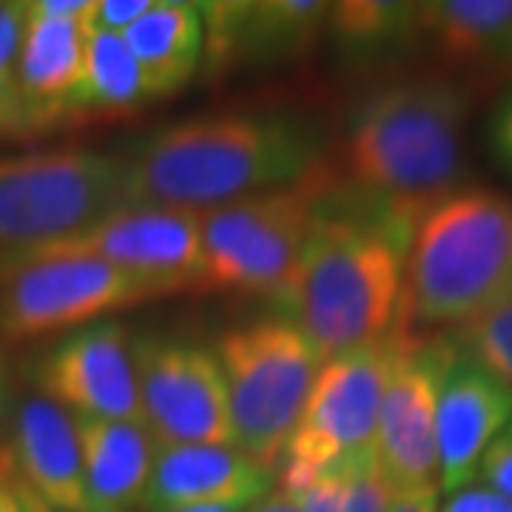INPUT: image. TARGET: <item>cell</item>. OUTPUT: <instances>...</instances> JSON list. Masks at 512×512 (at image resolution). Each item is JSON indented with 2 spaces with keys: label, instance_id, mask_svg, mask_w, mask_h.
<instances>
[{
  "label": "cell",
  "instance_id": "30bf717a",
  "mask_svg": "<svg viewBox=\"0 0 512 512\" xmlns=\"http://www.w3.org/2000/svg\"><path fill=\"white\" fill-rule=\"evenodd\" d=\"M143 419L157 444H234L231 404L214 350L177 336H137Z\"/></svg>",
  "mask_w": 512,
  "mask_h": 512
},
{
  "label": "cell",
  "instance_id": "4fadbf2b",
  "mask_svg": "<svg viewBox=\"0 0 512 512\" xmlns=\"http://www.w3.org/2000/svg\"><path fill=\"white\" fill-rule=\"evenodd\" d=\"M37 393L83 419L140 421V387L134 348L117 319L74 328L43 348L26 367Z\"/></svg>",
  "mask_w": 512,
  "mask_h": 512
},
{
  "label": "cell",
  "instance_id": "7c38bea8",
  "mask_svg": "<svg viewBox=\"0 0 512 512\" xmlns=\"http://www.w3.org/2000/svg\"><path fill=\"white\" fill-rule=\"evenodd\" d=\"M43 256H97L140 279L157 296L202 285V211L165 205H120L69 239L40 248Z\"/></svg>",
  "mask_w": 512,
  "mask_h": 512
},
{
  "label": "cell",
  "instance_id": "44dd1931",
  "mask_svg": "<svg viewBox=\"0 0 512 512\" xmlns=\"http://www.w3.org/2000/svg\"><path fill=\"white\" fill-rule=\"evenodd\" d=\"M419 29L447 63L481 72L512 69V0L419 3Z\"/></svg>",
  "mask_w": 512,
  "mask_h": 512
},
{
  "label": "cell",
  "instance_id": "4dcf8cb0",
  "mask_svg": "<svg viewBox=\"0 0 512 512\" xmlns=\"http://www.w3.org/2000/svg\"><path fill=\"white\" fill-rule=\"evenodd\" d=\"M387 512H439V487L393 493Z\"/></svg>",
  "mask_w": 512,
  "mask_h": 512
},
{
  "label": "cell",
  "instance_id": "836d02e7",
  "mask_svg": "<svg viewBox=\"0 0 512 512\" xmlns=\"http://www.w3.org/2000/svg\"><path fill=\"white\" fill-rule=\"evenodd\" d=\"M248 512H299L296 504L285 493H268L262 501H256Z\"/></svg>",
  "mask_w": 512,
  "mask_h": 512
},
{
  "label": "cell",
  "instance_id": "8992f818",
  "mask_svg": "<svg viewBox=\"0 0 512 512\" xmlns=\"http://www.w3.org/2000/svg\"><path fill=\"white\" fill-rule=\"evenodd\" d=\"M126 202L120 154L52 148L0 157V251L69 239Z\"/></svg>",
  "mask_w": 512,
  "mask_h": 512
},
{
  "label": "cell",
  "instance_id": "83f0119b",
  "mask_svg": "<svg viewBox=\"0 0 512 512\" xmlns=\"http://www.w3.org/2000/svg\"><path fill=\"white\" fill-rule=\"evenodd\" d=\"M40 134V126L23 103L15 83H0V140Z\"/></svg>",
  "mask_w": 512,
  "mask_h": 512
},
{
  "label": "cell",
  "instance_id": "6da1fadb",
  "mask_svg": "<svg viewBox=\"0 0 512 512\" xmlns=\"http://www.w3.org/2000/svg\"><path fill=\"white\" fill-rule=\"evenodd\" d=\"M419 220L353 183H330L276 311L330 362L390 336Z\"/></svg>",
  "mask_w": 512,
  "mask_h": 512
},
{
  "label": "cell",
  "instance_id": "d590c367",
  "mask_svg": "<svg viewBox=\"0 0 512 512\" xmlns=\"http://www.w3.org/2000/svg\"><path fill=\"white\" fill-rule=\"evenodd\" d=\"M251 507H225V504H214V507H183V510H165V512H248Z\"/></svg>",
  "mask_w": 512,
  "mask_h": 512
},
{
  "label": "cell",
  "instance_id": "2e32d148",
  "mask_svg": "<svg viewBox=\"0 0 512 512\" xmlns=\"http://www.w3.org/2000/svg\"><path fill=\"white\" fill-rule=\"evenodd\" d=\"M274 478L237 444H157L140 512L254 507L271 493Z\"/></svg>",
  "mask_w": 512,
  "mask_h": 512
},
{
  "label": "cell",
  "instance_id": "f1b7e54d",
  "mask_svg": "<svg viewBox=\"0 0 512 512\" xmlns=\"http://www.w3.org/2000/svg\"><path fill=\"white\" fill-rule=\"evenodd\" d=\"M487 137H490L495 160L512 174V89L495 103L490 123H487Z\"/></svg>",
  "mask_w": 512,
  "mask_h": 512
},
{
  "label": "cell",
  "instance_id": "e0dca14e",
  "mask_svg": "<svg viewBox=\"0 0 512 512\" xmlns=\"http://www.w3.org/2000/svg\"><path fill=\"white\" fill-rule=\"evenodd\" d=\"M510 419L512 387L458 350L441 384L436 413L439 490L456 493L470 487L484 450Z\"/></svg>",
  "mask_w": 512,
  "mask_h": 512
},
{
  "label": "cell",
  "instance_id": "484cf974",
  "mask_svg": "<svg viewBox=\"0 0 512 512\" xmlns=\"http://www.w3.org/2000/svg\"><path fill=\"white\" fill-rule=\"evenodd\" d=\"M154 3L157 0H94L92 12L86 15V29L123 37L137 20L151 12Z\"/></svg>",
  "mask_w": 512,
  "mask_h": 512
},
{
  "label": "cell",
  "instance_id": "d6a6232c",
  "mask_svg": "<svg viewBox=\"0 0 512 512\" xmlns=\"http://www.w3.org/2000/svg\"><path fill=\"white\" fill-rule=\"evenodd\" d=\"M6 478V484H9V490H12V495H15V507H18V512H55V510H49L40 498H37L32 490H26L20 481H15V478H9V476H3Z\"/></svg>",
  "mask_w": 512,
  "mask_h": 512
},
{
  "label": "cell",
  "instance_id": "f546056e",
  "mask_svg": "<svg viewBox=\"0 0 512 512\" xmlns=\"http://www.w3.org/2000/svg\"><path fill=\"white\" fill-rule=\"evenodd\" d=\"M441 512H512V501L490 487H464L450 493Z\"/></svg>",
  "mask_w": 512,
  "mask_h": 512
},
{
  "label": "cell",
  "instance_id": "ffe728a7",
  "mask_svg": "<svg viewBox=\"0 0 512 512\" xmlns=\"http://www.w3.org/2000/svg\"><path fill=\"white\" fill-rule=\"evenodd\" d=\"M123 40L151 100L183 92L194 74L200 72L205 55L200 3L157 0L151 12L128 29Z\"/></svg>",
  "mask_w": 512,
  "mask_h": 512
},
{
  "label": "cell",
  "instance_id": "1f68e13d",
  "mask_svg": "<svg viewBox=\"0 0 512 512\" xmlns=\"http://www.w3.org/2000/svg\"><path fill=\"white\" fill-rule=\"evenodd\" d=\"M94 0H35L37 12L43 15H52V18H72V20H86V15L92 12Z\"/></svg>",
  "mask_w": 512,
  "mask_h": 512
},
{
  "label": "cell",
  "instance_id": "8fae6325",
  "mask_svg": "<svg viewBox=\"0 0 512 512\" xmlns=\"http://www.w3.org/2000/svg\"><path fill=\"white\" fill-rule=\"evenodd\" d=\"M456 353L450 336H421L402 328V348L384 390L376 430V461L393 493L439 487L436 413L441 384Z\"/></svg>",
  "mask_w": 512,
  "mask_h": 512
},
{
  "label": "cell",
  "instance_id": "9a60e30c",
  "mask_svg": "<svg viewBox=\"0 0 512 512\" xmlns=\"http://www.w3.org/2000/svg\"><path fill=\"white\" fill-rule=\"evenodd\" d=\"M0 476L20 481L55 512H89L77 416L43 393H26L9 419Z\"/></svg>",
  "mask_w": 512,
  "mask_h": 512
},
{
  "label": "cell",
  "instance_id": "52a82bcc",
  "mask_svg": "<svg viewBox=\"0 0 512 512\" xmlns=\"http://www.w3.org/2000/svg\"><path fill=\"white\" fill-rule=\"evenodd\" d=\"M330 171L202 211V285L274 299L311 237Z\"/></svg>",
  "mask_w": 512,
  "mask_h": 512
},
{
  "label": "cell",
  "instance_id": "277c9868",
  "mask_svg": "<svg viewBox=\"0 0 512 512\" xmlns=\"http://www.w3.org/2000/svg\"><path fill=\"white\" fill-rule=\"evenodd\" d=\"M512 299V197L458 188L433 205L404 265L399 325L464 328Z\"/></svg>",
  "mask_w": 512,
  "mask_h": 512
},
{
  "label": "cell",
  "instance_id": "7a4b0ae2",
  "mask_svg": "<svg viewBox=\"0 0 512 512\" xmlns=\"http://www.w3.org/2000/svg\"><path fill=\"white\" fill-rule=\"evenodd\" d=\"M120 154L128 205L208 211L325 168L319 128L296 114H220L148 131Z\"/></svg>",
  "mask_w": 512,
  "mask_h": 512
},
{
  "label": "cell",
  "instance_id": "4316f807",
  "mask_svg": "<svg viewBox=\"0 0 512 512\" xmlns=\"http://www.w3.org/2000/svg\"><path fill=\"white\" fill-rule=\"evenodd\" d=\"M478 476L484 478V484L490 490L512 501V419L484 450L481 464H478Z\"/></svg>",
  "mask_w": 512,
  "mask_h": 512
},
{
  "label": "cell",
  "instance_id": "603a6c76",
  "mask_svg": "<svg viewBox=\"0 0 512 512\" xmlns=\"http://www.w3.org/2000/svg\"><path fill=\"white\" fill-rule=\"evenodd\" d=\"M148 100L126 40L109 32H89L86 66L69 100V120L83 114H128Z\"/></svg>",
  "mask_w": 512,
  "mask_h": 512
},
{
  "label": "cell",
  "instance_id": "7402d4cb",
  "mask_svg": "<svg viewBox=\"0 0 512 512\" xmlns=\"http://www.w3.org/2000/svg\"><path fill=\"white\" fill-rule=\"evenodd\" d=\"M330 43L350 69H376L399 60L421 40L419 3L393 0H345L330 3Z\"/></svg>",
  "mask_w": 512,
  "mask_h": 512
},
{
  "label": "cell",
  "instance_id": "5bb4252c",
  "mask_svg": "<svg viewBox=\"0 0 512 512\" xmlns=\"http://www.w3.org/2000/svg\"><path fill=\"white\" fill-rule=\"evenodd\" d=\"M205 23V74L271 69L308 55L325 32L330 3L322 0H231L200 3Z\"/></svg>",
  "mask_w": 512,
  "mask_h": 512
},
{
  "label": "cell",
  "instance_id": "5b68a950",
  "mask_svg": "<svg viewBox=\"0 0 512 512\" xmlns=\"http://www.w3.org/2000/svg\"><path fill=\"white\" fill-rule=\"evenodd\" d=\"M234 444L276 476L325 362L311 339L282 316L225 330L217 342Z\"/></svg>",
  "mask_w": 512,
  "mask_h": 512
},
{
  "label": "cell",
  "instance_id": "9c48e42d",
  "mask_svg": "<svg viewBox=\"0 0 512 512\" xmlns=\"http://www.w3.org/2000/svg\"><path fill=\"white\" fill-rule=\"evenodd\" d=\"M146 299H157V293L97 256L0 251L3 342L69 333Z\"/></svg>",
  "mask_w": 512,
  "mask_h": 512
},
{
  "label": "cell",
  "instance_id": "ac0fdd59",
  "mask_svg": "<svg viewBox=\"0 0 512 512\" xmlns=\"http://www.w3.org/2000/svg\"><path fill=\"white\" fill-rule=\"evenodd\" d=\"M86 46V20L52 18L29 3V26L15 66V86L40 131L69 120V100L83 77Z\"/></svg>",
  "mask_w": 512,
  "mask_h": 512
},
{
  "label": "cell",
  "instance_id": "d6986e66",
  "mask_svg": "<svg viewBox=\"0 0 512 512\" xmlns=\"http://www.w3.org/2000/svg\"><path fill=\"white\" fill-rule=\"evenodd\" d=\"M89 512L143 510L157 439L140 421L77 416Z\"/></svg>",
  "mask_w": 512,
  "mask_h": 512
},
{
  "label": "cell",
  "instance_id": "e575fe53",
  "mask_svg": "<svg viewBox=\"0 0 512 512\" xmlns=\"http://www.w3.org/2000/svg\"><path fill=\"white\" fill-rule=\"evenodd\" d=\"M0 512H18L15 507V495L9 490V484H6V478L0 476Z\"/></svg>",
  "mask_w": 512,
  "mask_h": 512
},
{
  "label": "cell",
  "instance_id": "ba28073f",
  "mask_svg": "<svg viewBox=\"0 0 512 512\" xmlns=\"http://www.w3.org/2000/svg\"><path fill=\"white\" fill-rule=\"evenodd\" d=\"M399 348L402 328L396 322L390 336L325 362L279 464V493H296L376 453L382 399Z\"/></svg>",
  "mask_w": 512,
  "mask_h": 512
},
{
  "label": "cell",
  "instance_id": "cb8c5ba5",
  "mask_svg": "<svg viewBox=\"0 0 512 512\" xmlns=\"http://www.w3.org/2000/svg\"><path fill=\"white\" fill-rule=\"evenodd\" d=\"M456 348L512 387V299L453 333Z\"/></svg>",
  "mask_w": 512,
  "mask_h": 512
},
{
  "label": "cell",
  "instance_id": "8d00e7d4",
  "mask_svg": "<svg viewBox=\"0 0 512 512\" xmlns=\"http://www.w3.org/2000/svg\"><path fill=\"white\" fill-rule=\"evenodd\" d=\"M3 387H6V342L0 336V404H3Z\"/></svg>",
  "mask_w": 512,
  "mask_h": 512
},
{
  "label": "cell",
  "instance_id": "3957f363",
  "mask_svg": "<svg viewBox=\"0 0 512 512\" xmlns=\"http://www.w3.org/2000/svg\"><path fill=\"white\" fill-rule=\"evenodd\" d=\"M467 114V86L447 77H404L367 89L345 120L350 183L421 222L461 185Z\"/></svg>",
  "mask_w": 512,
  "mask_h": 512
},
{
  "label": "cell",
  "instance_id": "d4e9b609",
  "mask_svg": "<svg viewBox=\"0 0 512 512\" xmlns=\"http://www.w3.org/2000/svg\"><path fill=\"white\" fill-rule=\"evenodd\" d=\"M29 26V3L0 0V83H15L20 46Z\"/></svg>",
  "mask_w": 512,
  "mask_h": 512
}]
</instances>
